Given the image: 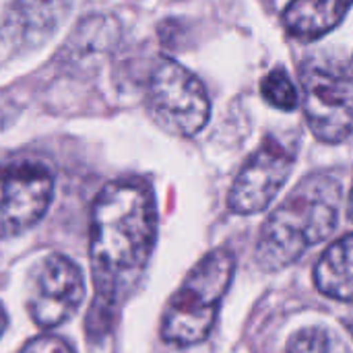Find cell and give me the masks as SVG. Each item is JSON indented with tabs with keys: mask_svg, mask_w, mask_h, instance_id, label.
<instances>
[{
	"mask_svg": "<svg viewBox=\"0 0 353 353\" xmlns=\"http://www.w3.org/2000/svg\"><path fill=\"white\" fill-rule=\"evenodd\" d=\"M314 283L321 294L353 302V236H345L331 244L314 269Z\"/></svg>",
	"mask_w": 353,
	"mask_h": 353,
	"instance_id": "obj_11",
	"label": "cell"
},
{
	"mask_svg": "<svg viewBox=\"0 0 353 353\" xmlns=\"http://www.w3.org/2000/svg\"><path fill=\"white\" fill-rule=\"evenodd\" d=\"M288 353H353L350 345L333 331L323 327H308L298 331L290 345Z\"/></svg>",
	"mask_w": 353,
	"mask_h": 353,
	"instance_id": "obj_12",
	"label": "cell"
},
{
	"mask_svg": "<svg viewBox=\"0 0 353 353\" xmlns=\"http://www.w3.org/2000/svg\"><path fill=\"white\" fill-rule=\"evenodd\" d=\"M72 8V0H14L0 25L12 48H35L52 37Z\"/></svg>",
	"mask_w": 353,
	"mask_h": 353,
	"instance_id": "obj_9",
	"label": "cell"
},
{
	"mask_svg": "<svg viewBox=\"0 0 353 353\" xmlns=\"http://www.w3.org/2000/svg\"><path fill=\"white\" fill-rule=\"evenodd\" d=\"M85 298V281L79 267L62 256L41 259L29 275V314L39 329H56L70 321Z\"/></svg>",
	"mask_w": 353,
	"mask_h": 353,
	"instance_id": "obj_6",
	"label": "cell"
},
{
	"mask_svg": "<svg viewBox=\"0 0 353 353\" xmlns=\"http://www.w3.org/2000/svg\"><path fill=\"white\" fill-rule=\"evenodd\" d=\"M304 112L312 134L323 143H341L353 132V68L329 58L302 66Z\"/></svg>",
	"mask_w": 353,
	"mask_h": 353,
	"instance_id": "obj_4",
	"label": "cell"
},
{
	"mask_svg": "<svg viewBox=\"0 0 353 353\" xmlns=\"http://www.w3.org/2000/svg\"><path fill=\"white\" fill-rule=\"evenodd\" d=\"M155 230V203L145 184L112 182L97 194L89 244L95 294L116 298L120 281L147 265Z\"/></svg>",
	"mask_w": 353,
	"mask_h": 353,
	"instance_id": "obj_1",
	"label": "cell"
},
{
	"mask_svg": "<svg viewBox=\"0 0 353 353\" xmlns=\"http://www.w3.org/2000/svg\"><path fill=\"white\" fill-rule=\"evenodd\" d=\"M234 269L236 259L225 248L209 252L192 267L163 312L161 337L168 343L186 347L207 339Z\"/></svg>",
	"mask_w": 353,
	"mask_h": 353,
	"instance_id": "obj_3",
	"label": "cell"
},
{
	"mask_svg": "<svg viewBox=\"0 0 353 353\" xmlns=\"http://www.w3.org/2000/svg\"><path fill=\"white\" fill-rule=\"evenodd\" d=\"M54 180L43 165L12 163L0 168V238L35 225L48 211Z\"/></svg>",
	"mask_w": 353,
	"mask_h": 353,
	"instance_id": "obj_7",
	"label": "cell"
},
{
	"mask_svg": "<svg viewBox=\"0 0 353 353\" xmlns=\"http://www.w3.org/2000/svg\"><path fill=\"white\" fill-rule=\"evenodd\" d=\"M294 170V155L277 141H265L240 170L232 190L230 209L238 215L265 211L279 194Z\"/></svg>",
	"mask_w": 353,
	"mask_h": 353,
	"instance_id": "obj_8",
	"label": "cell"
},
{
	"mask_svg": "<svg viewBox=\"0 0 353 353\" xmlns=\"http://www.w3.org/2000/svg\"><path fill=\"white\" fill-rule=\"evenodd\" d=\"M341 182L331 174H312L271 213L261 230L256 263L279 271L296 263L308 248L331 238L339 221Z\"/></svg>",
	"mask_w": 353,
	"mask_h": 353,
	"instance_id": "obj_2",
	"label": "cell"
},
{
	"mask_svg": "<svg viewBox=\"0 0 353 353\" xmlns=\"http://www.w3.org/2000/svg\"><path fill=\"white\" fill-rule=\"evenodd\" d=\"M21 353H74L70 350L68 343H64L60 337H52V335H43L37 337L33 341H29Z\"/></svg>",
	"mask_w": 353,
	"mask_h": 353,
	"instance_id": "obj_14",
	"label": "cell"
},
{
	"mask_svg": "<svg viewBox=\"0 0 353 353\" xmlns=\"http://www.w3.org/2000/svg\"><path fill=\"white\" fill-rule=\"evenodd\" d=\"M352 6L353 0H292L283 10V23L296 37L316 39L335 29Z\"/></svg>",
	"mask_w": 353,
	"mask_h": 353,
	"instance_id": "obj_10",
	"label": "cell"
},
{
	"mask_svg": "<svg viewBox=\"0 0 353 353\" xmlns=\"http://www.w3.org/2000/svg\"><path fill=\"white\" fill-rule=\"evenodd\" d=\"M147 105L155 122L180 137H194L211 116L203 83L172 58H161L147 85Z\"/></svg>",
	"mask_w": 353,
	"mask_h": 353,
	"instance_id": "obj_5",
	"label": "cell"
},
{
	"mask_svg": "<svg viewBox=\"0 0 353 353\" xmlns=\"http://www.w3.org/2000/svg\"><path fill=\"white\" fill-rule=\"evenodd\" d=\"M261 93L277 110H296L298 108V91L290 79V74L283 68H275L265 74L261 83Z\"/></svg>",
	"mask_w": 353,
	"mask_h": 353,
	"instance_id": "obj_13",
	"label": "cell"
},
{
	"mask_svg": "<svg viewBox=\"0 0 353 353\" xmlns=\"http://www.w3.org/2000/svg\"><path fill=\"white\" fill-rule=\"evenodd\" d=\"M6 325H8V319H6V312H4V308H2V304H0V337H2L4 331H6Z\"/></svg>",
	"mask_w": 353,
	"mask_h": 353,
	"instance_id": "obj_15",
	"label": "cell"
},
{
	"mask_svg": "<svg viewBox=\"0 0 353 353\" xmlns=\"http://www.w3.org/2000/svg\"><path fill=\"white\" fill-rule=\"evenodd\" d=\"M350 217H352V221H353V192H352V201H350Z\"/></svg>",
	"mask_w": 353,
	"mask_h": 353,
	"instance_id": "obj_16",
	"label": "cell"
}]
</instances>
